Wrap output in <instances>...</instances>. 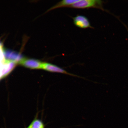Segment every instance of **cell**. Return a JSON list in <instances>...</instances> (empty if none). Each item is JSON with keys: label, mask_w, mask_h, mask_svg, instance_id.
<instances>
[{"label": "cell", "mask_w": 128, "mask_h": 128, "mask_svg": "<svg viewBox=\"0 0 128 128\" xmlns=\"http://www.w3.org/2000/svg\"></svg>", "instance_id": "ba28073f"}, {"label": "cell", "mask_w": 128, "mask_h": 128, "mask_svg": "<svg viewBox=\"0 0 128 128\" xmlns=\"http://www.w3.org/2000/svg\"><path fill=\"white\" fill-rule=\"evenodd\" d=\"M43 62L32 59L23 58L19 64L23 66L32 69H41Z\"/></svg>", "instance_id": "277c9868"}, {"label": "cell", "mask_w": 128, "mask_h": 128, "mask_svg": "<svg viewBox=\"0 0 128 128\" xmlns=\"http://www.w3.org/2000/svg\"><path fill=\"white\" fill-rule=\"evenodd\" d=\"M73 20L74 24L78 28L84 29L93 28L89 20L85 16L78 15L73 18Z\"/></svg>", "instance_id": "3957f363"}, {"label": "cell", "mask_w": 128, "mask_h": 128, "mask_svg": "<svg viewBox=\"0 0 128 128\" xmlns=\"http://www.w3.org/2000/svg\"><path fill=\"white\" fill-rule=\"evenodd\" d=\"M103 3L100 0H79L70 7L77 9L94 8L105 10L103 7Z\"/></svg>", "instance_id": "6da1fadb"}, {"label": "cell", "mask_w": 128, "mask_h": 128, "mask_svg": "<svg viewBox=\"0 0 128 128\" xmlns=\"http://www.w3.org/2000/svg\"><path fill=\"white\" fill-rule=\"evenodd\" d=\"M79 0H63L59 2L50 9L48 11L63 7H70Z\"/></svg>", "instance_id": "5b68a950"}, {"label": "cell", "mask_w": 128, "mask_h": 128, "mask_svg": "<svg viewBox=\"0 0 128 128\" xmlns=\"http://www.w3.org/2000/svg\"><path fill=\"white\" fill-rule=\"evenodd\" d=\"M4 50L3 49L2 46L0 43V61L2 58V57H4Z\"/></svg>", "instance_id": "52a82bcc"}, {"label": "cell", "mask_w": 128, "mask_h": 128, "mask_svg": "<svg viewBox=\"0 0 128 128\" xmlns=\"http://www.w3.org/2000/svg\"><path fill=\"white\" fill-rule=\"evenodd\" d=\"M29 128H44V125L42 121L36 119L32 122L28 127Z\"/></svg>", "instance_id": "8992f818"}, {"label": "cell", "mask_w": 128, "mask_h": 128, "mask_svg": "<svg viewBox=\"0 0 128 128\" xmlns=\"http://www.w3.org/2000/svg\"><path fill=\"white\" fill-rule=\"evenodd\" d=\"M41 69L52 72L62 73L72 76H76V75L68 72L60 67L53 64L46 62H43Z\"/></svg>", "instance_id": "7a4b0ae2"}]
</instances>
